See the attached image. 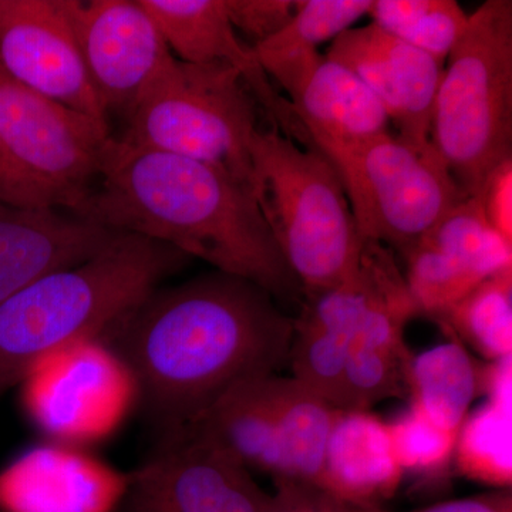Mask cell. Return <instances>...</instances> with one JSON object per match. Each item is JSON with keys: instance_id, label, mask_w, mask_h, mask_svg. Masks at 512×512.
<instances>
[{"instance_id": "52a82bcc", "label": "cell", "mask_w": 512, "mask_h": 512, "mask_svg": "<svg viewBox=\"0 0 512 512\" xmlns=\"http://www.w3.org/2000/svg\"><path fill=\"white\" fill-rule=\"evenodd\" d=\"M316 150L335 167L363 241L404 252L467 198L431 143L389 131Z\"/></svg>"}, {"instance_id": "30bf717a", "label": "cell", "mask_w": 512, "mask_h": 512, "mask_svg": "<svg viewBox=\"0 0 512 512\" xmlns=\"http://www.w3.org/2000/svg\"><path fill=\"white\" fill-rule=\"evenodd\" d=\"M269 494L197 424L163 431L150 458L128 476L126 512H262Z\"/></svg>"}, {"instance_id": "7a4b0ae2", "label": "cell", "mask_w": 512, "mask_h": 512, "mask_svg": "<svg viewBox=\"0 0 512 512\" xmlns=\"http://www.w3.org/2000/svg\"><path fill=\"white\" fill-rule=\"evenodd\" d=\"M76 214L200 258L275 299L302 292L254 192L214 165L111 137L96 187Z\"/></svg>"}, {"instance_id": "277c9868", "label": "cell", "mask_w": 512, "mask_h": 512, "mask_svg": "<svg viewBox=\"0 0 512 512\" xmlns=\"http://www.w3.org/2000/svg\"><path fill=\"white\" fill-rule=\"evenodd\" d=\"M252 191L286 265L308 299L355 271L363 241L332 163L279 128L256 131Z\"/></svg>"}, {"instance_id": "f546056e", "label": "cell", "mask_w": 512, "mask_h": 512, "mask_svg": "<svg viewBox=\"0 0 512 512\" xmlns=\"http://www.w3.org/2000/svg\"><path fill=\"white\" fill-rule=\"evenodd\" d=\"M296 0H225L235 32L244 33L254 47L285 28L295 12Z\"/></svg>"}, {"instance_id": "d4e9b609", "label": "cell", "mask_w": 512, "mask_h": 512, "mask_svg": "<svg viewBox=\"0 0 512 512\" xmlns=\"http://www.w3.org/2000/svg\"><path fill=\"white\" fill-rule=\"evenodd\" d=\"M373 25L443 63L466 32L468 18L456 0H376Z\"/></svg>"}, {"instance_id": "cb8c5ba5", "label": "cell", "mask_w": 512, "mask_h": 512, "mask_svg": "<svg viewBox=\"0 0 512 512\" xmlns=\"http://www.w3.org/2000/svg\"><path fill=\"white\" fill-rule=\"evenodd\" d=\"M436 319L490 362L512 357V269L485 279Z\"/></svg>"}, {"instance_id": "4316f807", "label": "cell", "mask_w": 512, "mask_h": 512, "mask_svg": "<svg viewBox=\"0 0 512 512\" xmlns=\"http://www.w3.org/2000/svg\"><path fill=\"white\" fill-rule=\"evenodd\" d=\"M373 0H296L295 12L284 29L252 47L258 63L318 50L335 40L362 16L369 15Z\"/></svg>"}, {"instance_id": "d6986e66", "label": "cell", "mask_w": 512, "mask_h": 512, "mask_svg": "<svg viewBox=\"0 0 512 512\" xmlns=\"http://www.w3.org/2000/svg\"><path fill=\"white\" fill-rule=\"evenodd\" d=\"M271 376L235 384L191 424H197L249 471H261L281 481L284 461L269 396Z\"/></svg>"}, {"instance_id": "4fadbf2b", "label": "cell", "mask_w": 512, "mask_h": 512, "mask_svg": "<svg viewBox=\"0 0 512 512\" xmlns=\"http://www.w3.org/2000/svg\"><path fill=\"white\" fill-rule=\"evenodd\" d=\"M288 93L313 147L343 146L389 133V114L355 73L328 56L298 53L259 63Z\"/></svg>"}, {"instance_id": "7402d4cb", "label": "cell", "mask_w": 512, "mask_h": 512, "mask_svg": "<svg viewBox=\"0 0 512 512\" xmlns=\"http://www.w3.org/2000/svg\"><path fill=\"white\" fill-rule=\"evenodd\" d=\"M404 329L399 320L380 318L356 333L350 342L338 409L369 410L380 400L407 392L413 356L404 342Z\"/></svg>"}, {"instance_id": "8fae6325", "label": "cell", "mask_w": 512, "mask_h": 512, "mask_svg": "<svg viewBox=\"0 0 512 512\" xmlns=\"http://www.w3.org/2000/svg\"><path fill=\"white\" fill-rule=\"evenodd\" d=\"M0 69L20 86L109 124L80 52L69 0H0Z\"/></svg>"}, {"instance_id": "836d02e7", "label": "cell", "mask_w": 512, "mask_h": 512, "mask_svg": "<svg viewBox=\"0 0 512 512\" xmlns=\"http://www.w3.org/2000/svg\"><path fill=\"white\" fill-rule=\"evenodd\" d=\"M413 512H512V497L507 490H501L476 497L443 501Z\"/></svg>"}, {"instance_id": "ffe728a7", "label": "cell", "mask_w": 512, "mask_h": 512, "mask_svg": "<svg viewBox=\"0 0 512 512\" xmlns=\"http://www.w3.org/2000/svg\"><path fill=\"white\" fill-rule=\"evenodd\" d=\"M483 406L458 430L454 463L461 476L507 490L512 484V357L481 369Z\"/></svg>"}, {"instance_id": "4dcf8cb0", "label": "cell", "mask_w": 512, "mask_h": 512, "mask_svg": "<svg viewBox=\"0 0 512 512\" xmlns=\"http://www.w3.org/2000/svg\"><path fill=\"white\" fill-rule=\"evenodd\" d=\"M0 204L23 208H63L62 201L33 180L9 153L0 136Z\"/></svg>"}, {"instance_id": "603a6c76", "label": "cell", "mask_w": 512, "mask_h": 512, "mask_svg": "<svg viewBox=\"0 0 512 512\" xmlns=\"http://www.w3.org/2000/svg\"><path fill=\"white\" fill-rule=\"evenodd\" d=\"M407 392L414 409L458 433L481 393V367L457 339L441 343L412 357Z\"/></svg>"}, {"instance_id": "1f68e13d", "label": "cell", "mask_w": 512, "mask_h": 512, "mask_svg": "<svg viewBox=\"0 0 512 512\" xmlns=\"http://www.w3.org/2000/svg\"><path fill=\"white\" fill-rule=\"evenodd\" d=\"M262 512H390L383 508L359 507L332 497L313 485L276 481Z\"/></svg>"}, {"instance_id": "9c48e42d", "label": "cell", "mask_w": 512, "mask_h": 512, "mask_svg": "<svg viewBox=\"0 0 512 512\" xmlns=\"http://www.w3.org/2000/svg\"><path fill=\"white\" fill-rule=\"evenodd\" d=\"M20 384L37 426L66 443L103 439L138 400L127 367L100 338L46 357Z\"/></svg>"}, {"instance_id": "ac0fdd59", "label": "cell", "mask_w": 512, "mask_h": 512, "mask_svg": "<svg viewBox=\"0 0 512 512\" xmlns=\"http://www.w3.org/2000/svg\"><path fill=\"white\" fill-rule=\"evenodd\" d=\"M404 478L389 424L369 410H339L318 488L359 507L382 508Z\"/></svg>"}, {"instance_id": "44dd1931", "label": "cell", "mask_w": 512, "mask_h": 512, "mask_svg": "<svg viewBox=\"0 0 512 512\" xmlns=\"http://www.w3.org/2000/svg\"><path fill=\"white\" fill-rule=\"evenodd\" d=\"M269 396L284 461V480L318 487L339 410L293 377H269Z\"/></svg>"}, {"instance_id": "8992f818", "label": "cell", "mask_w": 512, "mask_h": 512, "mask_svg": "<svg viewBox=\"0 0 512 512\" xmlns=\"http://www.w3.org/2000/svg\"><path fill=\"white\" fill-rule=\"evenodd\" d=\"M255 101L234 66L173 56L128 113L119 140L214 165L252 191Z\"/></svg>"}, {"instance_id": "d6a6232c", "label": "cell", "mask_w": 512, "mask_h": 512, "mask_svg": "<svg viewBox=\"0 0 512 512\" xmlns=\"http://www.w3.org/2000/svg\"><path fill=\"white\" fill-rule=\"evenodd\" d=\"M476 198L487 224L512 245V157L488 175Z\"/></svg>"}, {"instance_id": "e0dca14e", "label": "cell", "mask_w": 512, "mask_h": 512, "mask_svg": "<svg viewBox=\"0 0 512 512\" xmlns=\"http://www.w3.org/2000/svg\"><path fill=\"white\" fill-rule=\"evenodd\" d=\"M127 478L94 461L36 450L0 476V507L8 512H110L126 493Z\"/></svg>"}, {"instance_id": "5b68a950", "label": "cell", "mask_w": 512, "mask_h": 512, "mask_svg": "<svg viewBox=\"0 0 512 512\" xmlns=\"http://www.w3.org/2000/svg\"><path fill=\"white\" fill-rule=\"evenodd\" d=\"M447 62L430 143L463 194L476 198L488 175L512 157V2L483 3Z\"/></svg>"}, {"instance_id": "7c38bea8", "label": "cell", "mask_w": 512, "mask_h": 512, "mask_svg": "<svg viewBox=\"0 0 512 512\" xmlns=\"http://www.w3.org/2000/svg\"><path fill=\"white\" fill-rule=\"evenodd\" d=\"M74 32L101 107L127 117L173 57L140 0H69Z\"/></svg>"}, {"instance_id": "5bb4252c", "label": "cell", "mask_w": 512, "mask_h": 512, "mask_svg": "<svg viewBox=\"0 0 512 512\" xmlns=\"http://www.w3.org/2000/svg\"><path fill=\"white\" fill-rule=\"evenodd\" d=\"M326 56L356 74L383 104L399 136L430 143V119L443 63L376 25L336 37Z\"/></svg>"}, {"instance_id": "2e32d148", "label": "cell", "mask_w": 512, "mask_h": 512, "mask_svg": "<svg viewBox=\"0 0 512 512\" xmlns=\"http://www.w3.org/2000/svg\"><path fill=\"white\" fill-rule=\"evenodd\" d=\"M156 22L171 55L184 63H225L244 76L256 103L276 124L291 119L289 101L281 99L254 55L229 22L225 0H140Z\"/></svg>"}, {"instance_id": "9a60e30c", "label": "cell", "mask_w": 512, "mask_h": 512, "mask_svg": "<svg viewBox=\"0 0 512 512\" xmlns=\"http://www.w3.org/2000/svg\"><path fill=\"white\" fill-rule=\"evenodd\" d=\"M62 208L0 204V303L104 251L121 231Z\"/></svg>"}, {"instance_id": "f1b7e54d", "label": "cell", "mask_w": 512, "mask_h": 512, "mask_svg": "<svg viewBox=\"0 0 512 512\" xmlns=\"http://www.w3.org/2000/svg\"><path fill=\"white\" fill-rule=\"evenodd\" d=\"M387 424L403 474L440 476L454 460L458 433L437 426L414 407Z\"/></svg>"}, {"instance_id": "6da1fadb", "label": "cell", "mask_w": 512, "mask_h": 512, "mask_svg": "<svg viewBox=\"0 0 512 512\" xmlns=\"http://www.w3.org/2000/svg\"><path fill=\"white\" fill-rule=\"evenodd\" d=\"M295 320L245 279L214 271L157 288L100 338L119 356L161 431L200 419L235 384L276 375Z\"/></svg>"}, {"instance_id": "3957f363", "label": "cell", "mask_w": 512, "mask_h": 512, "mask_svg": "<svg viewBox=\"0 0 512 512\" xmlns=\"http://www.w3.org/2000/svg\"><path fill=\"white\" fill-rule=\"evenodd\" d=\"M188 259L161 242L121 232L89 261L0 303V394L53 353L103 338Z\"/></svg>"}, {"instance_id": "484cf974", "label": "cell", "mask_w": 512, "mask_h": 512, "mask_svg": "<svg viewBox=\"0 0 512 512\" xmlns=\"http://www.w3.org/2000/svg\"><path fill=\"white\" fill-rule=\"evenodd\" d=\"M485 279L512 269V245L485 221L477 198H466L424 237Z\"/></svg>"}, {"instance_id": "ba28073f", "label": "cell", "mask_w": 512, "mask_h": 512, "mask_svg": "<svg viewBox=\"0 0 512 512\" xmlns=\"http://www.w3.org/2000/svg\"><path fill=\"white\" fill-rule=\"evenodd\" d=\"M0 136L16 163L74 214L92 192L113 137L109 124L20 86L2 69Z\"/></svg>"}, {"instance_id": "83f0119b", "label": "cell", "mask_w": 512, "mask_h": 512, "mask_svg": "<svg viewBox=\"0 0 512 512\" xmlns=\"http://www.w3.org/2000/svg\"><path fill=\"white\" fill-rule=\"evenodd\" d=\"M406 284L420 313L439 316L483 282L453 256L423 238L402 252Z\"/></svg>"}]
</instances>
